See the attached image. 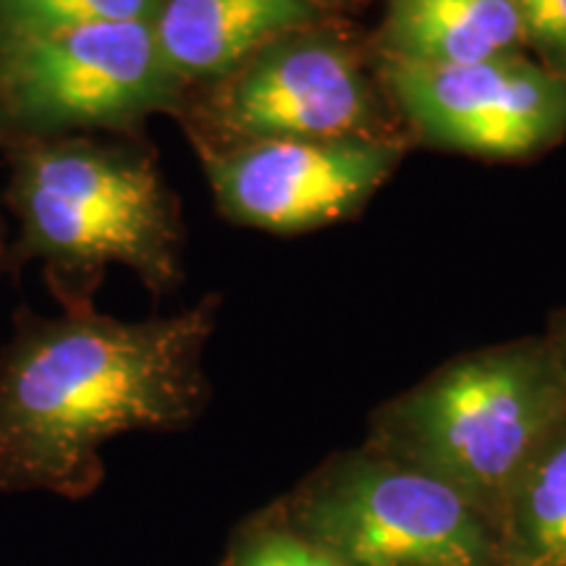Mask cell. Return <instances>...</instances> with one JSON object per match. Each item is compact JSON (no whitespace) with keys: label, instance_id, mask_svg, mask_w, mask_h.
I'll list each match as a JSON object with an SVG mask.
<instances>
[{"label":"cell","instance_id":"1","mask_svg":"<svg viewBox=\"0 0 566 566\" xmlns=\"http://www.w3.org/2000/svg\"><path fill=\"white\" fill-rule=\"evenodd\" d=\"M218 310L216 294L139 323L95 304L55 317L17 310L0 349V493L84 501L103 485L113 438L187 430L210 401Z\"/></svg>","mask_w":566,"mask_h":566},{"label":"cell","instance_id":"4","mask_svg":"<svg viewBox=\"0 0 566 566\" xmlns=\"http://www.w3.org/2000/svg\"><path fill=\"white\" fill-rule=\"evenodd\" d=\"M279 506L352 566H509L499 530L470 501L367 446L325 459Z\"/></svg>","mask_w":566,"mask_h":566},{"label":"cell","instance_id":"3","mask_svg":"<svg viewBox=\"0 0 566 566\" xmlns=\"http://www.w3.org/2000/svg\"><path fill=\"white\" fill-rule=\"evenodd\" d=\"M566 415V373L546 338L451 359L370 420L365 446L470 501L499 530L530 457Z\"/></svg>","mask_w":566,"mask_h":566},{"label":"cell","instance_id":"2","mask_svg":"<svg viewBox=\"0 0 566 566\" xmlns=\"http://www.w3.org/2000/svg\"><path fill=\"white\" fill-rule=\"evenodd\" d=\"M6 205L19 233L3 265H42L63 310L87 307L111 265L139 275L153 294L181 281L179 205L153 153L90 134L9 147Z\"/></svg>","mask_w":566,"mask_h":566},{"label":"cell","instance_id":"6","mask_svg":"<svg viewBox=\"0 0 566 566\" xmlns=\"http://www.w3.org/2000/svg\"><path fill=\"white\" fill-rule=\"evenodd\" d=\"M179 116L197 150L281 139H394L357 55L315 27L283 34L223 80L189 92Z\"/></svg>","mask_w":566,"mask_h":566},{"label":"cell","instance_id":"13","mask_svg":"<svg viewBox=\"0 0 566 566\" xmlns=\"http://www.w3.org/2000/svg\"><path fill=\"white\" fill-rule=\"evenodd\" d=\"M221 566H352L300 533L279 501L244 516L231 530Z\"/></svg>","mask_w":566,"mask_h":566},{"label":"cell","instance_id":"14","mask_svg":"<svg viewBox=\"0 0 566 566\" xmlns=\"http://www.w3.org/2000/svg\"><path fill=\"white\" fill-rule=\"evenodd\" d=\"M522 38L566 80V0H512Z\"/></svg>","mask_w":566,"mask_h":566},{"label":"cell","instance_id":"5","mask_svg":"<svg viewBox=\"0 0 566 566\" xmlns=\"http://www.w3.org/2000/svg\"><path fill=\"white\" fill-rule=\"evenodd\" d=\"M189 87L163 61L153 21L0 45V150L69 134H132L179 116Z\"/></svg>","mask_w":566,"mask_h":566},{"label":"cell","instance_id":"10","mask_svg":"<svg viewBox=\"0 0 566 566\" xmlns=\"http://www.w3.org/2000/svg\"><path fill=\"white\" fill-rule=\"evenodd\" d=\"M384 59L457 66L516 55L525 45L512 0H388Z\"/></svg>","mask_w":566,"mask_h":566},{"label":"cell","instance_id":"11","mask_svg":"<svg viewBox=\"0 0 566 566\" xmlns=\"http://www.w3.org/2000/svg\"><path fill=\"white\" fill-rule=\"evenodd\" d=\"M499 535L509 566H566V415L516 478Z\"/></svg>","mask_w":566,"mask_h":566},{"label":"cell","instance_id":"12","mask_svg":"<svg viewBox=\"0 0 566 566\" xmlns=\"http://www.w3.org/2000/svg\"><path fill=\"white\" fill-rule=\"evenodd\" d=\"M160 3L163 0H0V45L101 24L153 21Z\"/></svg>","mask_w":566,"mask_h":566},{"label":"cell","instance_id":"9","mask_svg":"<svg viewBox=\"0 0 566 566\" xmlns=\"http://www.w3.org/2000/svg\"><path fill=\"white\" fill-rule=\"evenodd\" d=\"M315 21L313 0H163L153 32L163 61L192 90Z\"/></svg>","mask_w":566,"mask_h":566},{"label":"cell","instance_id":"8","mask_svg":"<svg viewBox=\"0 0 566 566\" xmlns=\"http://www.w3.org/2000/svg\"><path fill=\"white\" fill-rule=\"evenodd\" d=\"M218 210L233 223L302 233L344 221L401 160L396 139H281L200 150Z\"/></svg>","mask_w":566,"mask_h":566},{"label":"cell","instance_id":"7","mask_svg":"<svg viewBox=\"0 0 566 566\" xmlns=\"http://www.w3.org/2000/svg\"><path fill=\"white\" fill-rule=\"evenodd\" d=\"M380 76L409 129L441 150L516 160L566 132V80L520 53L457 66L384 59Z\"/></svg>","mask_w":566,"mask_h":566},{"label":"cell","instance_id":"16","mask_svg":"<svg viewBox=\"0 0 566 566\" xmlns=\"http://www.w3.org/2000/svg\"><path fill=\"white\" fill-rule=\"evenodd\" d=\"M6 250H9V247H6V229H3V218H0V265H3L6 260Z\"/></svg>","mask_w":566,"mask_h":566},{"label":"cell","instance_id":"15","mask_svg":"<svg viewBox=\"0 0 566 566\" xmlns=\"http://www.w3.org/2000/svg\"><path fill=\"white\" fill-rule=\"evenodd\" d=\"M548 342L554 344V349H556V354H558V363H562L564 373H566V321H564L562 325H558L554 334L548 336Z\"/></svg>","mask_w":566,"mask_h":566}]
</instances>
